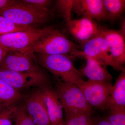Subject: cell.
I'll use <instances>...</instances> for the list:
<instances>
[{
  "label": "cell",
  "mask_w": 125,
  "mask_h": 125,
  "mask_svg": "<svg viewBox=\"0 0 125 125\" xmlns=\"http://www.w3.org/2000/svg\"><path fill=\"white\" fill-rule=\"evenodd\" d=\"M34 27L15 24L0 15V36L17 31H25Z\"/></svg>",
  "instance_id": "20"
},
{
  "label": "cell",
  "mask_w": 125,
  "mask_h": 125,
  "mask_svg": "<svg viewBox=\"0 0 125 125\" xmlns=\"http://www.w3.org/2000/svg\"><path fill=\"white\" fill-rule=\"evenodd\" d=\"M51 125H64L63 110L54 88L50 84L39 87Z\"/></svg>",
  "instance_id": "13"
},
{
  "label": "cell",
  "mask_w": 125,
  "mask_h": 125,
  "mask_svg": "<svg viewBox=\"0 0 125 125\" xmlns=\"http://www.w3.org/2000/svg\"><path fill=\"white\" fill-rule=\"evenodd\" d=\"M118 32L122 35L125 37V21L123 20L121 23V28L120 30H118Z\"/></svg>",
  "instance_id": "29"
},
{
  "label": "cell",
  "mask_w": 125,
  "mask_h": 125,
  "mask_svg": "<svg viewBox=\"0 0 125 125\" xmlns=\"http://www.w3.org/2000/svg\"><path fill=\"white\" fill-rule=\"evenodd\" d=\"M72 12L79 17H88L94 20H107L102 0H74Z\"/></svg>",
  "instance_id": "14"
},
{
  "label": "cell",
  "mask_w": 125,
  "mask_h": 125,
  "mask_svg": "<svg viewBox=\"0 0 125 125\" xmlns=\"http://www.w3.org/2000/svg\"><path fill=\"white\" fill-rule=\"evenodd\" d=\"M55 10L39 9L16 0L1 11L0 15L16 24L37 27L48 22Z\"/></svg>",
  "instance_id": "2"
},
{
  "label": "cell",
  "mask_w": 125,
  "mask_h": 125,
  "mask_svg": "<svg viewBox=\"0 0 125 125\" xmlns=\"http://www.w3.org/2000/svg\"><path fill=\"white\" fill-rule=\"evenodd\" d=\"M23 3L40 9H49L52 3V1L50 0H23Z\"/></svg>",
  "instance_id": "25"
},
{
  "label": "cell",
  "mask_w": 125,
  "mask_h": 125,
  "mask_svg": "<svg viewBox=\"0 0 125 125\" xmlns=\"http://www.w3.org/2000/svg\"><path fill=\"white\" fill-rule=\"evenodd\" d=\"M107 118L112 125H125V108H111Z\"/></svg>",
  "instance_id": "23"
},
{
  "label": "cell",
  "mask_w": 125,
  "mask_h": 125,
  "mask_svg": "<svg viewBox=\"0 0 125 125\" xmlns=\"http://www.w3.org/2000/svg\"><path fill=\"white\" fill-rule=\"evenodd\" d=\"M54 28L46 27L42 29L36 27L25 31H17L0 36V46L9 50H32L34 42L42 36Z\"/></svg>",
  "instance_id": "5"
},
{
  "label": "cell",
  "mask_w": 125,
  "mask_h": 125,
  "mask_svg": "<svg viewBox=\"0 0 125 125\" xmlns=\"http://www.w3.org/2000/svg\"><path fill=\"white\" fill-rule=\"evenodd\" d=\"M15 107L10 105L0 110V125H12L11 118H13Z\"/></svg>",
  "instance_id": "24"
},
{
  "label": "cell",
  "mask_w": 125,
  "mask_h": 125,
  "mask_svg": "<svg viewBox=\"0 0 125 125\" xmlns=\"http://www.w3.org/2000/svg\"><path fill=\"white\" fill-rule=\"evenodd\" d=\"M54 89L64 112V119L79 115H93V108L76 84L57 80Z\"/></svg>",
  "instance_id": "1"
},
{
  "label": "cell",
  "mask_w": 125,
  "mask_h": 125,
  "mask_svg": "<svg viewBox=\"0 0 125 125\" xmlns=\"http://www.w3.org/2000/svg\"><path fill=\"white\" fill-rule=\"evenodd\" d=\"M66 24L72 35L81 44L99 33V27L94 20L88 17L71 20Z\"/></svg>",
  "instance_id": "12"
},
{
  "label": "cell",
  "mask_w": 125,
  "mask_h": 125,
  "mask_svg": "<svg viewBox=\"0 0 125 125\" xmlns=\"http://www.w3.org/2000/svg\"><path fill=\"white\" fill-rule=\"evenodd\" d=\"M99 32L104 36L110 52L112 67L121 71L125 62V37L118 30L109 29L106 27H99Z\"/></svg>",
  "instance_id": "10"
},
{
  "label": "cell",
  "mask_w": 125,
  "mask_h": 125,
  "mask_svg": "<svg viewBox=\"0 0 125 125\" xmlns=\"http://www.w3.org/2000/svg\"><path fill=\"white\" fill-rule=\"evenodd\" d=\"M25 97L20 91L0 80V104L7 106L15 105Z\"/></svg>",
  "instance_id": "17"
},
{
  "label": "cell",
  "mask_w": 125,
  "mask_h": 125,
  "mask_svg": "<svg viewBox=\"0 0 125 125\" xmlns=\"http://www.w3.org/2000/svg\"><path fill=\"white\" fill-rule=\"evenodd\" d=\"M37 58L31 49L8 52L0 69L21 72H43L37 63Z\"/></svg>",
  "instance_id": "8"
},
{
  "label": "cell",
  "mask_w": 125,
  "mask_h": 125,
  "mask_svg": "<svg viewBox=\"0 0 125 125\" xmlns=\"http://www.w3.org/2000/svg\"><path fill=\"white\" fill-rule=\"evenodd\" d=\"M24 103L36 125H51L40 89L25 97Z\"/></svg>",
  "instance_id": "11"
},
{
  "label": "cell",
  "mask_w": 125,
  "mask_h": 125,
  "mask_svg": "<svg viewBox=\"0 0 125 125\" xmlns=\"http://www.w3.org/2000/svg\"><path fill=\"white\" fill-rule=\"evenodd\" d=\"M113 86L105 110L111 108H125V68L123 67Z\"/></svg>",
  "instance_id": "16"
},
{
  "label": "cell",
  "mask_w": 125,
  "mask_h": 125,
  "mask_svg": "<svg viewBox=\"0 0 125 125\" xmlns=\"http://www.w3.org/2000/svg\"><path fill=\"white\" fill-rule=\"evenodd\" d=\"M77 85L93 108L105 110L113 86L111 83L88 80L82 81Z\"/></svg>",
  "instance_id": "7"
},
{
  "label": "cell",
  "mask_w": 125,
  "mask_h": 125,
  "mask_svg": "<svg viewBox=\"0 0 125 125\" xmlns=\"http://www.w3.org/2000/svg\"><path fill=\"white\" fill-rule=\"evenodd\" d=\"M107 20L113 22L122 14L125 8V0H102Z\"/></svg>",
  "instance_id": "18"
},
{
  "label": "cell",
  "mask_w": 125,
  "mask_h": 125,
  "mask_svg": "<svg viewBox=\"0 0 125 125\" xmlns=\"http://www.w3.org/2000/svg\"><path fill=\"white\" fill-rule=\"evenodd\" d=\"M13 119L15 125H36L28 113L24 103L19 106H16Z\"/></svg>",
  "instance_id": "19"
},
{
  "label": "cell",
  "mask_w": 125,
  "mask_h": 125,
  "mask_svg": "<svg viewBox=\"0 0 125 125\" xmlns=\"http://www.w3.org/2000/svg\"><path fill=\"white\" fill-rule=\"evenodd\" d=\"M38 54L39 64L50 72L57 80L76 85L84 80L83 76L75 67L69 55Z\"/></svg>",
  "instance_id": "3"
},
{
  "label": "cell",
  "mask_w": 125,
  "mask_h": 125,
  "mask_svg": "<svg viewBox=\"0 0 125 125\" xmlns=\"http://www.w3.org/2000/svg\"><path fill=\"white\" fill-rule=\"evenodd\" d=\"M89 114L79 115L65 119L64 125H95L97 117Z\"/></svg>",
  "instance_id": "22"
},
{
  "label": "cell",
  "mask_w": 125,
  "mask_h": 125,
  "mask_svg": "<svg viewBox=\"0 0 125 125\" xmlns=\"http://www.w3.org/2000/svg\"><path fill=\"white\" fill-rule=\"evenodd\" d=\"M74 0H58L56 1L55 10H57L66 23L71 20V13Z\"/></svg>",
  "instance_id": "21"
},
{
  "label": "cell",
  "mask_w": 125,
  "mask_h": 125,
  "mask_svg": "<svg viewBox=\"0 0 125 125\" xmlns=\"http://www.w3.org/2000/svg\"><path fill=\"white\" fill-rule=\"evenodd\" d=\"M81 49L71 55L93 59L99 64L112 66L108 45L104 36L99 32L97 36L81 44Z\"/></svg>",
  "instance_id": "9"
},
{
  "label": "cell",
  "mask_w": 125,
  "mask_h": 125,
  "mask_svg": "<svg viewBox=\"0 0 125 125\" xmlns=\"http://www.w3.org/2000/svg\"><path fill=\"white\" fill-rule=\"evenodd\" d=\"M9 52L7 49L0 46V66L7 52Z\"/></svg>",
  "instance_id": "28"
},
{
  "label": "cell",
  "mask_w": 125,
  "mask_h": 125,
  "mask_svg": "<svg viewBox=\"0 0 125 125\" xmlns=\"http://www.w3.org/2000/svg\"><path fill=\"white\" fill-rule=\"evenodd\" d=\"M81 47V45L70 41L54 28L38 39L33 45L32 50L34 53L43 55H71Z\"/></svg>",
  "instance_id": "4"
},
{
  "label": "cell",
  "mask_w": 125,
  "mask_h": 125,
  "mask_svg": "<svg viewBox=\"0 0 125 125\" xmlns=\"http://www.w3.org/2000/svg\"><path fill=\"white\" fill-rule=\"evenodd\" d=\"M16 1L14 0H0V12L13 4Z\"/></svg>",
  "instance_id": "26"
},
{
  "label": "cell",
  "mask_w": 125,
  "mask_h": 125,
  "mask_svg": "<svg viewBox=\"0 0 125 125\" xmlns=\"http://www.w3.org/2000/svg\"><path fill=\"white\" fill-rule=\"evenodd\" d=\"M0 80L20 91L31 87L49 84V79L44 72H21L0 69Z\"/></svg>",
  "instance_id": "6"
},
{
  "label": "cell",
  "mask_w": 125,
  "mask_h": 125,
  "mask_svg": "<svg viewBox=\"0 0 125 125\" xmlns=\"http://www.w3.org/2000/svg\"><path fill=\"white\" fill-rule=\"evenodd\" d=\"M7 106H6L4 105H3V104H0V110H1L2 108H3Z\"/></svg>",
  "instance_id": "30"
},
{
  "label": "cell",
  "mask_w": 125,
  "mask_h": 125,
  "mask_svg": "<svg viewBox=\"0 0 125 125\" xmlns=\"http://www.w3.org/2000/svg\"><path fill=\"white\" fill-rule=\"evenodd\" d=\"M95 125H112L106 117L101 118L97 117Z\"/></svg>",
  "instance_id": "27"
},
{
  "label": "cell",
  "mask_w": 125,
  "mask_h": 125,
  "mask_svg": "<svg viewBox=\"0 0 125 125\" xmlns=\"http://www.w3.org/2000/svg\"><path fill=\"white\" fill-rule=\"evenodd\" d=\"M85 59L86 64L79 70L83 76L90 80L111 83L113 78L107 69V66L101 65L93 59Z\"/></svg>",
  "instance_id": "15"
}]
</instances>
